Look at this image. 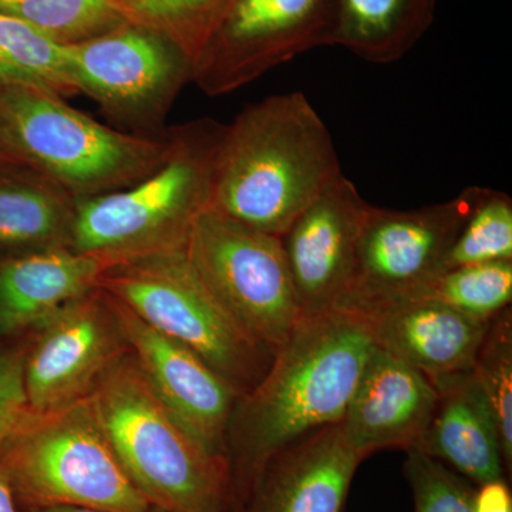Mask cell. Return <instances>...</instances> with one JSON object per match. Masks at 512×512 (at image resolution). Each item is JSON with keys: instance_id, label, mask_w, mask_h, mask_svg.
Returning a JSON list of instances; mask_svg holds the SVG:
<instances>
[{"instance_id": "obj_8", "label": "cell", "mask_w": 512, "mask_h": 512, "mask_svg": "<svg viewBox=\"0 0 512 512\" xmlns=\"http://www.w3.org/2000/svg\"><path fill=\"white\" fill-rule=\"evenodd\" d=\"M185 256L229 318L276 352L301 320L282 239L210 207L191 229Z\"/></svg>"}, {"instance_id": "obj_28", "label": "cell", "mask_w": 512, "mask_h": 512, "mask_svg": "<svg viewBox=\"0 0 512 512\" xmlns=\"http://www.w3.org/2000/svg\"><path fill=\"white\" fill-rule=\"evenodd\" d=\"M406 454L403 473L412 488L414 512H474L477 485L417 448Z\"/></svg>"}, {"instance_id": "obj_10", "label": "cell", "mask_w": 512, "mask_h": 512, "mask_svg": "<svg viewBox=\"0 0 512 512\" xmlns=\"http://www.w3.org/2000/svg\"><path fill=\"white\" fill-rule=\"evenodd\" d=\"M336 0H228L192 64V82L224 96L295 57L333 46Z\"/></svg>"}, {"instance_id": "obj_32", "label": "cell", "mask_w": 512, "mask_h": 512, "mask_svg": "<svg viewBox=\"0 0 512 512\" xmlns=\"http://www.w3.org/2000/svg\"><path fill=\"white\" fill-rule=\"evenodd\" d=\"M22 512H109L94 510V508L72 507V505H56V507L29 508V510H20ZM148 512H165L160 508L153 507Z\"/></svg>"}, {"instance_id": "obj_20", "label": "cell", "mask_w": 512, "mask_h": 512, "mask_svg": "<svg viewBox=\"0 0 512 512\" xmlns=\"http://www.w3.org/2000/svg\"><path fill=\"white\" fill-rule=\"evenodd\" d=\"M76 200L25 167L0 174V258L70 247Z\"/></svg>"}, {"instance_id": "obj_30", "label": "cell", "mask_w": 512, "mask_h": 512, "mask_svg": "<svg viewBox=\"0 0 512 512\" xmlns=\"http://www.w3.org/2000/svg\"><path fill=\"white\" fill-rule=\"evenodd\" d=\"M474 512H512L511 490L505 478L478 485Z\"/></svg>"}, {"instance_id": "obj_26", "label": "cell", "mask_w": 512, "mask_h": 512, "mask_svg": "<svg viewBox=\"0 0 512 512\" xmlns=\"http://www.w3.org/2000/svg\"><path fill=\"white\" fill-rule=\"evenodd\" d=\"M512 261V200L485 188L444 258L441 272L485 262Z\"/></svg>"}, {"instance_id": "obj_2", "label": "cell", "mask_w": 512, "mask_h": 512, "mask_svg": "<svg viewBox=\"0 0 512 512\" xmlns=\"http://www.w3.org/2000/svg\"><path fill=\"white\" fill-rule=\"evenodd\" d=\"M339 175L335 144L308 97L278 94L225 127L211 207L282 238Z\"/></svg>"}, {"instance_id": "obj_6", "label": "cell", "mask_w": 512, "mask_h": 512, "mask_svg": "<svg viewBox=\"0 0 512 512\" xmlns=\"http://www.w3.org/2000/svg\"><path fill=\"white\" fill-rule=\"evenodd\" d=\"M0 468L22 510L94 508L148 512L101 429L89 397L47 413H29L0 450Z\"/></svg>"}, {"instance_id": "obj_31", "label": "cell", "mask_w": 512, "mask_h": 512, "mask_svg": "<svg viewBox=\"0 0 512 512\" xmlns=\"http://www.w3.org/2000/svg\"><path fill=\"white\" fill-rule=\"evenodd\" d=\"M0 512H22L5 471L0 468Z\"/></svg>"}, {"instance_id": "obj_23", "label": "cell", "mask_w": 512, "mask_h": 512, "mask_svg": "<svg viewBox=\"0 0 512 512\" xmlns=\"http://www.w3.org/2000/svg\"><path fill=\"white\" fill-rule=\"evenodd\" d=\"M0 13L23 20L64 46L137 23L121 0H0Z\"/></svg>"}, {"instance_id": "obj_11", "label": "cell", "mask_w": 512, "mask_h": 512, "mask_svg": "<svg viewBox=\"0 0 512 512\" xmlns=\"http://www.w3.org/2000/svg\"><path fill=\"white\" fill-rule=\"evenodd\" d=\"M485 188H466L453 200L420 210H367L352 286L339 311L360 312L409 296L441 274L444 258Z\"/></svg>"}, {"instance_id": "obj_7", "label": "cell", "mask_w": 512, "mask_h": 512, "mask_svg": "<svg viewBox=\"0 0 512 512\" xmlns=\"http://www.w3.org/2000/svg\"><path fill=\"white\" fill-rule=\"evenodd\" d=\"M99 286L148 326L200 356L241 396L271 366L274 352L229 318L192 271L184 251L111 265Z\"/></svg>"}, {"instance_id": "obj_33", "label": "cell", "mask_w": 512, "mask_h": 512, "mask_svg": "<svg viewBox=\"0 0 512 512\" xmlns=\"http://www.w3.org/2000/svg\"><path fill=\"white\" fill-rule=\"evenodd\" d=\"M16 167H22V165L16 164L15 161L10 160V158L0 150V174L6 173V171Z\"/></svg>"}, {"instance_id": "obj_9", "label": "cell", "mask_w": 512, "mask_h": 512, "mask_svg": "<svg viewBox=\"0 0 512 512\" xmlns=\"http://www.w3.org/2000/svg\"><path fill=\"white\" fill-rule=\"evenodd\" d=\"M77 93L92 97L128 133L160 134L192 63L168 37L130 23L87 42L67 46Z\"/></svg>"}, {"instance_id": "obj_18", "label": "cell", "mask_w": 512, "mask_h": 512, "mask_svg": "<svg viewBox=\"0 0 512 512\" xmlns=\"http://www.w3.org/2000/svg\"><path fill=\"white\" fill-rule=\"evenodd\" d=\"M110 262L70 247L0 258V335L30 332L99 286Z\"/></svg>"}, {"instance_id": "obj_13", "label": "cell", "mask_w": 512, "mask_h": 512, "mask_svg": "<svg viewBox=\"0 0 512 512\" xmlns=\"http://www.w3.org/2000/svg\"><path fill=\"white\" fill-rule=\"evenodd\" d=\"M369 205L339 175L281 238L302 318L335 311L349 292Z\"/></svg>"}, {"instance_id": "obj_3", "label": "cell", "mask_w": 512, "mask_h": 512, "mask_svg": "<svg viewBox=\"0 0 512 512\" xmlns=\"http://www.w3.org/2000/svg\"><path fill=\"white\" fill-rule=\"evenodd\" d=\"M101 429L134 487L165 512H231L228 461L185 429L127 350L89 396Z\"/></svg>"}, {"instance_id": "obj_4", "label": "cell", "mask_w": 512, "mask_h": 512, "mask_svg": "<svg viewBox=\"0 0 512 512\" xmlns=\"http://www.w3.org/2000/svg\"><path fill=\"white\" fill-rule=\"evenodd\" d=\"M225 127L211 119L173 127L167 157L153 173L76 201L70 248L111 265L184 251L195 221L212 205Z\"/></svg>"}, {"instance_id": "obj_14", "label": "cell", "mask_w": 512, "mask_h": 512, "mask_svg": "<svg viewBox=\"0 0 512 512\" xmlns=\"http://www.w3.org/2000/svg\"><path fill=\"white\" fill-rule=\"evenodd\" d=\"M113 303L151 389L202 446L227 460L229 421L241 393L192 350L148 326L119 299Z\"/></svg>"}, {"instance_id": "obj_29", "label": "cell", "mask_w": 512, "mask_h": 512, "mask_svg": "<svg viewBox=\"0 0 512 512\" xmlns=\"http://www.w3.org/2000/svg\"><path fill=\"white\" fill-rule=\"evenodd\" d=\"M28 413L23 349L0 348V450Z\"/></svg>"}, {"instance_id": "obj_16", "label": "cell", "mask_w": 512, "mask_h": 512, "mask_svg": "<svg viewBox=\"0 0 512 512\" xmlns=\"http://www.w3.org/2000/svg\"><path fill=\"white\" fill-rule=\"evenodd\" d=\"M439 393L419 370L373 345L343 416V431L363 458L383 448L419 446Z\"/></svg>"}, {"instance_id": "obj_25", "label": "cell", "mask_w": 512, "mask_h": 512, "mask_svg": "<svg viewBox=\"0 0 512 512\" xmlns=\"http://www.w3.org/2000/svg\"><path fill=\"white\" fill-rule=\"evenodd\" d=\"M500 434L504 467L512 468V309L508 306L488 322L471 369Z\"/></svg>"}, {"instance_id": "obj_27", "label": "cell", "mask_w": 512, "mask_h": 512, "mask_svg": "<svg viewBox=\"0 0 512 512\" xmlns=\"http://www.w3.org/2000/svg\"><path fill=\"white\" fill-rule=\"evenodd\" d=\"M134 20L180 47L191 63L200 55L228 0H121Z\"/></svg>"}, {"instance_id": "obj_1", "label": "cell", "mask_w": 512, "mask_h": 512, "mask_svg": "<svg viewBox=\"0 0 512 512\" xmlns=\"http://www.w3.org/2000/svg\"><path fill=\"white\" fill-rule=\"evenodd\" d=\"M373 349L355 313L301 318L251 392L239 397L227 434L234 508L278 451L338 424Z\"/></svg>"}, {"instance_id": "obj_21", "label": "cell", "mask_w": 512, "mask_h": 512, "mask_svg": "<svg viewBox=\"0 0 512 512\" xmlns=\"http://www.w3.org/2000/svg\"><path fill=\"white\" fill-rule=\"evenodd\" d=\"M439 0H336L333 46L369 63L403 59L426 35Z\"/></svg>"}, {"instance_id": "obj_24", "label": "cell", "mask_w": 512, "mask_h": 512, "mask_svg": "<svg viewBox=\"0 0 512 512\" xmlns=\"http://www.w3.org/2000/svg\"><path fill=\"white\" fill-rule=\"evenodd\" d=\"M403 299H429L488 322L512 301V261L448 269Z\"/></svg>"}, {"instance_id": "obj_22", "label": "cell", "mask_w": 512, "mask_h": 512, "mask_svg": "<svg viewBox=\"0 0 512 512\" xmlns=\"http://www.w3.org/2000/svg\"><path fill=\"white\" fill-rule=\"evenodd\" d=\"M32 87L60 97L76 96L67 46L0 13V89Z\"/></svg>"}, {"instance_id": "obj_12", "label": "cell", "mask_w": 512, "mask_h": 512, "mask_svg": "<svg viewBox=\"0 0 512 512\" xmlns=\"http://www.w3.org/2000/svg\"><path fill=\"white\" fill-rule=\"evenodd\" d=\"M128 350L113 298L97 286L30 330L23 376L32 413L86 399L100 376Z\"/></svg>"}, {"instance_id": "obj_15", "label": "cell", "mask_w": 512, "mask_h": 512, "mask_svg": "<svg viewBox=\"0 0 512 512\" xmlns=\"http://www.w3.org/2000/svg\"><path fill=\"white\" fill-rule=\"evenodd\" d=\"M363 460L342 424L313 431L266 461L234 512H342Z\"/></svg>"}, {"instance_id": "obj_19", "label": "cell", "mask_w": 512, "mask_h": 512, "mask_svg": "<svg viewBox=\"0 0 512 512\" xmlns=\"http://www.w3.org/2000/svg\"><path fill=\"white\" fill-rule=\"evenodd\" d=\"M431 383L439 400L417 450L477 487L504 478L497 423L471 370Z\"/></svg>"}, {"instance_id": "obj_5", "label": "cell", "mask_w": 512, "mask_h": 512, "mask_svg": "<svg viewBox=\"0 0 512 512\" xmlns=\"http://www.w3.org/2000/svg\"><path fill=\"white\" fill-rule=\"evenodd\" d=\"M170 144L171 128L128 133L104 126L45 90L0 89V150L76 201L143 180L160 167Z\"/></svg>"}, {"instance_id": "obj_17", "label": "cell", "mask_w": 512, "mask_h": 512, "mask_svg": "<svg viewBox=\"0 0 512 512\" xmlns=\"http://www.w3.org/2000/svg\"><path fill=\"white\" fill-rule=\"evenodd\" d=\"M352 313L362 320L376 348L431 382L473 369L490 322L429 299H396Z\"/></svg>"}]
</instances>
